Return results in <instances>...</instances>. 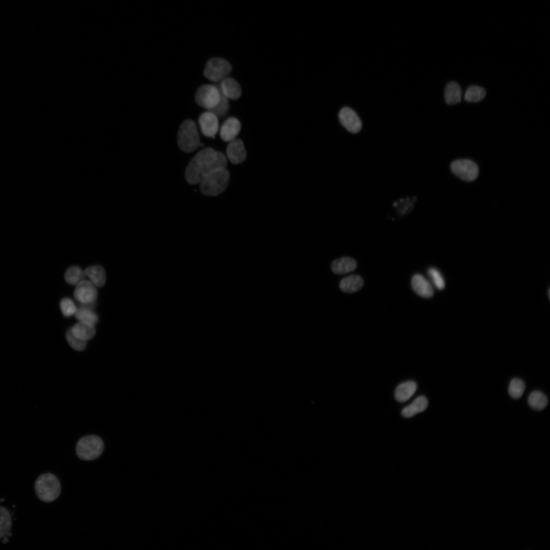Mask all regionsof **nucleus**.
Masks as SVG:
<instances>
[{"label":"nucleus","instance_id":"nucleus-20","mask_svg":"<svg viewBox=\"0 0 550 550\" xmlns=\"http://www.w3.org/2000/svg\"><path fill=\"white\" fill-rule=\"evenodd\" d=\"M428 405V400L425 396H419L410 405L403 409L401 413L402 415L405 418L412 417L416 414L424 411L427 408Z\"/></svg>","mask_w":550,"mask_h":550},{"label":"nucleus","instance_id":"nucleus-28","mask_svg":"<svg viewBox=\"0 0 550 550\" xmlns=\"http://www.w3.org/2000/svg\"><path fill=\"white\" fill-rule=\"evenodd\" d=\"M525 382L519 378L512 379L509 385L508 393L509 395L514 399L520 398L525 390Z\"/></svg>","mask_w":550,"mask_h":550},{"label":"nucleus","instance_id":"nucleus-17","mask_svg":"<svg viewBox=\"0 0 550 550\" xmlns=\"http://www.w3.org/2000/svg\"><path fill=\"white\" fill-rule=\"evenodd\" d=\"M357 266L356 261L350 257H342L333 261L331 269L337 274H343L353 271Z\"/></svg>","mask_w":550,"mask_h":550},{"label":"nucleus","instance_id":"nucleus-27","mask_svg":"<svg viewBox=\"0 0 550 550\" xmlns=\"http://www.w3.org/2000/svg\"><path fill=\"white\" fill-rule=\"evenodd\" d=\"M75 316L80 321H86L96 324L98 320L97 315L87 306H83L76 309Z\"/></svg>","mask_w":550,"mask_h":550},{"label":"nucleus","instance_id":"nucleus-30","mask_svg":"<svg viewBox=\"0 0 550 550\" xmlns=\"http://www.w3.org/2000/svg\"><path fill=\"white\" fill-rule=\"evenodd\" d=\"M215 85L218 88L220 92V100L215 107L208 111L213 113L217 117H222L225 116L228 111V98L222 93L217 85L216 84Z\"/></svg>","mask_w":550,"mask_h":550},{"label":"nucleus","instance_id":"nucleus-2","mask_svg":"<svg viewBox=\"0 0 550 550\" xmlns=\"http://www.w3.org/2000/svg\"><path fill=\"white\" fill-rule=\"evenodd\" d=\"M230 180V174L226 168L217 169L199 182L201 192L208 196H216L225 190Z\"/></svg>","mask_w":550,"mask_h":550},{"label":"nucleus","instance_id":"nucleus-32","mask_svg":"<svg viewBox=\"0 0 550 550\" xmlns=\"http://www.w3.org/2000/svg\"><path fill=\"white\" fill-rule=\"evenodd\" d=\"M434 286L438 290H442L445 287V282L439 271L435 268H430L427 271Z\"/></svg>","mask_w":550,"mask_h":550},{"label":"nucleus","instance_id":"nucleus-4","mask_svg":"<svg viewBox=\"0 0 550 550\" xmlns=\"http://www.w3.org/2000/svg\"><path fill=\"white\" fill-rule=\"evenodd\" d=\"M179 148L183 152L190 153L201 145L199 133L195 123L191 120H186L181 124L177 136Z\"/></svg>","mask_w":550,"mask_h":550},{"label":"nucleus","instance_id":"nucleus-13","mask_svg":"<svg viewBox=\"0 0 550 550\" xmlns=\"http://www.w3.org/2000/svg\"><path fill=\"white\" fill-rule=\"evenodd\" d=\"M222 93L228 99L236 100L241 94L240 85L234 79L226 77L216 84Z\"/></svg>","mask_w":550,"mask_h":550},{"label":"nucleus","instance_id":"nucleus-26","mask_svg":"<svg viewBox=\"0 0 550 550\" xmlns=\"http://www.w3.org/2000/svg\"><path fill=\"white\" fill-rule=\"evenodd\" d=\"M486 95L485 90L479 86H471L465 91L464 100L469 102H476L482 100Z\"/></svg>","mask_w":550,"mask_h":550},{"label":"nucleus","instance_id":"nucleus-25","mask_svg":"<svg viewBox=\"0 0 550 550\" xmlns=\"http://www.w3.org/2000/svg\"><path fill=\"white\" fill-rule=\"evenodd\" d=\"M85 276V272L80 268L73 266L66 270L65 273V280L67 283L75 285L83 281Z\"/></svg>","mask_w":550,"mask_h":550},{"label":"nucleus","instance_id":"nucleus-33","mask_svg":"<svg viewBox=\"0 0 550 550\" xmlns=\"http://www.w3.org/2000/svg\"><path fill=\"white\" fill-rule=\"evenodd\" d=\"M60 308L63 315L65 316L74 314L77 309L73 301L69 298H64L61 300Z\"/></svg>","mask_w":550,"mask_h":550},{"label":"nucleus","instance_id":"nucleus-8","mask_svg":"<svg viewBox=\"0 0 550 550\" xmlns=\"http://www.w3.org/2000/svg\"><path fill=\"white\" fill-rule=\"evenodd\" d=\"M450 168L456 176L466 181L475 180L479 174L478 166L473 161L468 159L454 160L451 163Z\"/></svg>","mask_w":550,"mask_h":550},{"label":"nucleus","instance_id":"nucleus-21","mask_svg":"<svg viewBox=\"0 0 550 550\" xmlns=\"http://www.w3.org/2000/svg\"><path fill=\"white\" fill-rule=\"evenodd\" d=\"M85 275L91 280L93 284L98 287H103L106 281V274L104 268L99 265H93L87 267L85 271Z\"/></svg>","mask_w":550,"mask_h":550},{"label":"nucleus","instance_id":"nucleus-5","mask_svg":"<svg viewBox=\"0 0 550 550\" xmlns=\"http://www.w3.org/2000/svg\"><path fill=\"white\" fill-rule=\"evenodd\" d=\"M103 449L102 440L98 436L90 435L82 437L78 441L76 446V453L81 459L92 460L98 458Z\"/></svg>","mask_w":550,"mask_h":550},{"label":"nucleus","instance_id":"nucleus-10","mask_svg":"<svg viewBox=\"0 0 550 550\" xmlns=\"http://www.w3.org/2000/svg\"><path fill=\"white\" fill-rule=\"evenodd\" d=\"M341 124L349 132L357 133L362 128V122L356 113L348 107L342 108L339 114Z\"/></svg>","mask_w":550,"mask_h":550},{"label":"nucleus","instance_id":"nucleus-14","mask_svg":"<svg viewBox=\"0 0 550 550\" xmlns=\"http://www.w3.org/2000/svg\"><path fill=\"white\" fill-rule=\"evenodd\" d=\"M240 129L239 121L237 118L230 117L225 121L221 128V137L225 142H230L236 139Z\"/></svg>","mask_w":550,"mask_h":550},{"label":"nucleus","instance_id":"nucleus-3","mask_svg":"<svg viewBox=\"0 0 550 550\" xmlns=\"http://www.w3.org/2000/svg\"><path fill=\"white\" fill-rule=\"evenodd\" d=\"M36 494L41 501L50 502L58 498L61 493V485L57 478L51 473L42 474L35 483Z\"/></svg>","mask_w":550,"mask_h":550},{"label":"nucleus","instance_id":"nucleus-22","mask_svg":"<svg viewBox=\"0 0 550 550\" xmlns=\"http://www.w3.org/2000/svg\"><path fill=\"white\" fill-rule=\"evenodd\" d=\"M461 89L457 82L451 81L446 86L445 98L448 104L453 105L459 103L461 99Z\"/></svg>","mask_w":550,"mask_h":550},{"label":"nucleus","instance_id":"nucleus-18","mask_svg":"<svg viewBox=\"0 0 550 550\" xmlns=\"http://www.w3.org/2000/svg\"><path fill=\"white\" fill-rule=\"evenodd\" d=\"M364 285L362 278L356 274L350 275L342 279L339 284L340 289L346 293H353L360 290Z\"/></svg>","mask_w":550,"mask_h":550},{"label":"nucleus","instance_id":"nucleus-11","mask_svg":"<svg viewBox=\"0 0 550 550\" xmlns=\"http://www.w3.org/2000/svg\"><path fill=\"white\" fill-rule=\"evenodd\" d=\"M202 133L207 137L214 138L218 128L217 117L212 112L203 113L199 118Z\"/></svg>","mask_w":550,"mask_h":550},{"label":"nucleus","instance_id":"nucleus-1","mask_svg":"<svg viewBox=\"0 0 550 550\" xmlns=\"http://www.w3.org/2000/svg\"><path fill=\"white\" fill-rule=\"evenodd\" d=\"M227 166V158L223 153L212 148H206L199 151L188 163L185 172L186 180L190 184L199 183L212 171Z\"/></svg>","mask_w":550,"mask_h":550},{"label":"nucleus","instance_id":"nucleus-16","mask_svg":"<svg viewBox=\"0 0 550 550\" xmlns=\"http://www.w3.org/2000/svg\"><path fill=\"white\" fill-rule=\"evenodd\" d=\"M70 329L74 337L86 341L93 338L96 333L94 324L86 321H80Z\"/></svg>","mask_w":550,"mask_h":550},{"label":"nucleus","instance_id":"nucleus-15","mask_svg":"<svg viewBox=\"0 0 550 550\" xmlns=\"http://www.w3.org/2000/svg\"><path fill=\"white\" fill-rule=\"evenodd\" d=\"M411 287L414 291L420 296L430 298L434 292L430 283L422 275L416 274L411 279Z\"/></svg>","mask_w":550,"mask_h":550},{"label":"nucleus","instance_id":"nucleus-24","mask_svg":"<svg viewBox=\"0 0 550 550\" xmlns=\"http://www.w3.org/2000/svg\"><path fill=\"white\" fill-rule=\"evenodd\" d=\"M11 526L12 519L9 511L6 508L0 506V539L10 535Z\"/></svg>","mask_w":550,"mask_h":550},{"label":"nucleus","instance_id":"nucleus-23","mask_svg":"<svg viewBox=\"0 0 550 550\" xmlns=\"http://www.w3.org/2000/svg\"><path fill=\"white\" fill-rule=\"evenodd\" d=\"M528 402L529 406L536 410H541L546 407L548 404L546 396L539 391H534L529 396Z\"/></svg>","mask_w":550,"mask_h":550},{"label":"nucleus","instance_id":"nucleus-31","mask_svg":"<svg viewBox=\"0 0 550 550\" xmlns=\"http://www.w3.org/2000/svg\"><path fill=\"white\" fill-rule=\"evenodd\" d=\"M66 337L69 345L74 350L76 351H82L85 349L87 345V341L80 340L74 337L72 334L70 328L67 331Z\"/></svg>","mask_w":550,"mask_h":550},{"label":"nucleus","instance_id":"nucleus-19","mask_svg":"<svg viewBox=\"0 0 550 550\" xmlns=\"http://www.w3.org/2000/svg\"><path fill=\"white\" fill-rule=\"evenodd\" d=\"M416 390V383L413 381L402 383L398 386L395 390V399L399 402H404L411 398Z\"/></svg>","mask_w":550,"mask_h":550},{"label":"nucleus","instance_id":"nucleus-7","mask_svg":"<svg viewBox=\"0 0 550 550\" xmlns=\"http://www.w3.org/2000/svg\"><path fill=\"white\" fill-rule=\"evenodd\" d=\"M220 96L219 89L216 85H205L197 90L195 100L200 106L209 111L217 105Z\"/></svg>","mask_w":550,"mask_h":550},{"label":"nucleus","instance_id":"nucleus-12","mask_svg":"<svg viewBox=\"0 0 550 550\" xmlns=\"http://www.w3.org/2000/svg\"><path fill=\"white\" fill-rule=\"evenodd\" d=\"M229 142L227 147L228 159L233 164L242 163L246 156L243 142L240 139H235Z\"/></svg>","mask_w":550,"mask_h":550},{"label":"nucleus","instance_id":"nucleus-29","mask_svg":"<svg viewBox=\"0 0 550 550\" xmlns=\"http://www.w3.org/2000/svg\"><path fill=\"white\" fill-rule=\"evenodd\" d=\"M415 197H408L405 199H400L399 201L393 203V206L397 208V210L400 214L404 215L406 214L413 208L416 201Z\"/></svg>","mask_w":550,"mask_h":550},{"label":"nucleus","instance_id":"nucleus-9","mask_svg":"<svg viewBox=\"0 0 550 550\" xmlns=\"http://www.w3.org/2000/svg\"><path fill=\"white\" fill-rule=\"evenodd\" d=\"M75 298L82 304L93 302L97 296V291L92 282L82 281L76 285L74 291Z\"/></svg>","mask_w":550,"mask_h":550},{"label":"nucleus","instance_id":"nucleus-6","mask_svg":"<svg viewBox=\"0 0 550 550\" xmlns=\"http://www.w3.org/2000/svg\"><path fill=\"white\" fill-rule=\"evenodd\" d=\"M231 71V65L227 60L222 58H213L207 62L204 75L208 79L218 82L226 78Z\"/></svg>","mask_w":550,"mask_h":550}]
</instances>
